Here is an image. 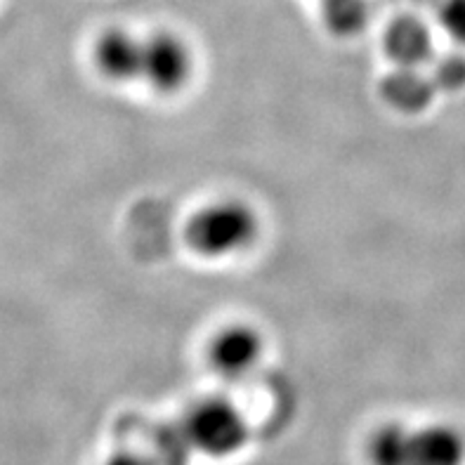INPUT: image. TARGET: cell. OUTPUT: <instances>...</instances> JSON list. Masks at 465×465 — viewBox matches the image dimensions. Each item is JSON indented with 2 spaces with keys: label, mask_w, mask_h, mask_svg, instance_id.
I'll return each mask as SVG.
<instances>
[{
  "label": "cell",
  "mask_w": 465,
  "mask_h": 465,
  "mask_svg": "<svg viewBox=\"0 0 465 465\" xmlns=\"http://www.w3.org/2000/svg\"><path fill=\"white\" fill-rule=\"evenodd\" d=\"M369 465H465V435L451 423L388 420L366 437Z\"/></svg>",
  "instance_id": "cell-1"
},
{
  "label": "cell",
  "mask_w": 465,
  "mask_h": 465,
  "mask_svg": "<svg viewBox=\"0 0 465 465\" xmlns=\"http://www.w3.org/2000/svg\"><path fill=\"white\" fill-rule=\"evenodd\" d=\"M260 234V218L243 199L208 201L189 215L184 242L199 258L227 260L253 246Z\"/></svg>",
  "instance_id": "cell-2"
},
{
  "label": "cell",
  "mask_w": 465,
  "mask_h": 465,
  "mask_svg": "<svg viewBox=\"0 0 465 465\" xmlns=\"http://www.w3.org/2000/svg\"><path fill=\"white\" fill-rule=\"evenodd\" d=\"M184 442L192 451H199L211 459H227L239 454L246 447L251 428L239 407L223 397H208L196 401L194 407L184 413L183 425Z\"/></svg>",
  "instance_id": "cell-3"
},
{
  "label": "cell",
  "mask_w": 465,
  "mask_h": 465,
  "mask_svg": "<svg viewBox=\"0 0 465 465\" xmlns=\"http://www.w3.org/2000/svg\"><path fill=\"white\" fill-rule=\"evenodd\" d=\"M194 76L192 47L173 31L142 35L140 83L156 94H177Z\"/></svg>",
  "instance_id": "cell-4"
},
{
  "label": "cell",
  "mask_w": 465,
  "mask_h": 465,
  "mask_svg": "<svg viewBox=\"0 0 465 465\" xmlns=\"http://www.w3.org/2000/svg\"><path fill=\"white\" fill-rule=\"evenodd\" d=\"M265 354V341L258 329L248 324H230L215 331L208 341L206 360L213 371L223 378H243L253 373Z\"/></svg>",
  "instance_id": "cell-5"
},
{
  "label": "cell",
  "mask_w": 465,
  "mask_h": 465,
  "mask_svg": "<svg viewBox=\"0 0 465 465\" xmlns=\"http://www.w3.org/2000/svg\"><path fill=\"white\" fill-rule=\"evenodd\" d=\"M93 62L106 81L140 83L142 35L121 26L102 31L93 45Z\"/></svg>",
  "instance_id": "cell-6"
},
{
  "label": "cell",
  "mask_w": 465,
  "mask_h": 465,
  "mask_svg": "<svg viewBox=\"0 0 465 465\" xmlns=\"http://www.w3.org/2000/svg\"><path fill=\"white\" fill-rule=\"evenodd\" d=\"M322 19L333 35H357L369 22L366 0H322Z\"/></svg>",
  "instance_id": "cell-7"
},
{
  "label": "cell",
  "mask_w": 465,
  "mask_h": 465,
  "mask_svg": "<svg viewBox=\"0 0 465 465\" xmlns=\"http://www.w3.org/2000/svg\"><path fill=\"white\" fill-rule=\"evenodd\" d=\"M395 50L407 62H423L430 53V35L419 22H404L392 34Z\"/></svg>",
  "instance_id": "cell-8"
},
{
  "label": "cell",
  "mask_w": 465,
  "mask_h": 465,
  "mask_svg": "<svg viewBox=\"0 0 465 465\" xmlns=\"http://www.w3.org/2000/svg\"><path fill=\"white\" fill-rule=\"evenodd\" d=\"M437 19L447 35L465 47V0H440Z\"/></svg>",
  "instance_id": "cell-9"
},
{
  "label": "cell",
  "mask_w": 465,
  "mask_h": 465,
  "mask_svg": "<svg viewBox=\"0 0 465 465\" xmlns=\"http://www.w3.org/2000/svg\"><path fill=\"white\" fill-rule=\"evenodd\" d=\"M102 465H153L152 460L144 459L140 454H133V451H118V454H112Z\"/></svg>",
  "instance_id": "cell-10"
}]
</instances>
